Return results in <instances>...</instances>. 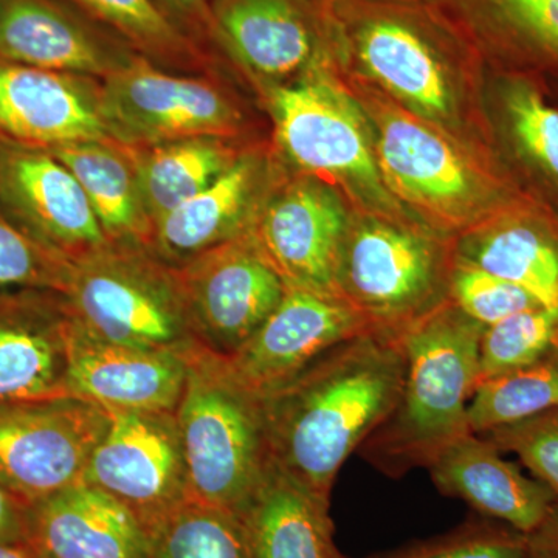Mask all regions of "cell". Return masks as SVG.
<instances>
[{"mask_svg": "<svg viewBox=\"0 0 558 558\" xmlns=\"http://www.w3.org/2000/svg\"><path fill=\"white\" fill-rule=\"evenodd\" d=\"M405 366L400 337L368 330L263 396L275 464L329 502L344 462L398 403Z\"/></svg>", "mask_w": 558, "mask_h": 558, "instance_id": "6da1fadb", "label": "cell"}, {"mask_svg": "<svg viewBox=\"0 0 558 558\" xmlns=\"http://www.w3.org/2000/svg\"><path fill=\"white\" fill-rule=\"evenodd\" d=\"M323 32L341 60L387 97L459 138V73L468 31L427 0H326Z\"/></svg>", "mask_w": 558, "mask_h": 558, "instance_id": "7a4b0ae2", "label": "cell"}, {"mask_svg": "<svg viewBox=\"0 0 558 558\" xmlns=\"http://www.w3.org/2000/svg\"><path fill=\"white\" fill-rule=\"evenodd\" d=\"M357 101L369 121L385 186L428 229L449 236L468 234L506 216L539 219L506 172L478 157L472 159L449 132L379 92L366 90Z\"/></svg>", "mask_w": 558, "mask_h": 558, "instance_id": "3957f363", "label": "cell"}, {"mask_svg": "<svg viewBox=\"0 0 558 558\" xmlns=\"http://www.w3.org/2000/svg\"><path fill=\"white\" fill-rule=\"evenodd\" d=\"M484 326L450 299L400 336L405 379L395 409L359 453L391 478L435 461L470 435L469 403L480 384Z\"/></svg>", "mask_w": 558, "mask_h": 558, "instance_id": "277c9868", "label": "cell"}, {"mask_svg": "<svg viewBox=\"0 0 558 558\" xmlns=\"http://www.w3.org/2000/svg\"><path fill=\"white\" fill-rule=\"evenodd\" d=\"M185 360L174 414L190 501L242 517L274 465L263 399L207 349L194 348Z\"/></svg>", "mask_w": 558, "mask_h": 558, "instance_id": "5b68a950", "label": "cell"}, {"mask_svg": "<svg viewBox=\"0 0 558 558\" xmlns=\"http://www.w3.org/2000/svg\"><path fill=\"white\" fill-rule=\"evenodd\" d=\"M332 58L326 39L317 60L299 78L263 89L282 160L347 191L368 213L403 218L402 205L381 179L369 121L341 87Z\"/></svg>", "mask_w": 558, "mask_h": 558, "instance_id": "8992f818", "label": "cell"}, {"mask_svg": "<svg viewBox=\"0 0 558 558\" xmlns=\"http://www.w3.org/2000/svg\"><path fill=\"white\" fill-rule=\"evenodd\" d=\"M453 267L442 234L363 211L349 220L337 286L371 330L400 337L450 299Z\"/></svg>", "mask_w": 558, "mask_h": 558, "instance_id": "52a82bcc", "label": "cell"}, {"mask_svg": "<svg viewBox=\"0 0 558 558\" xmlns=\"http://www.w3.org/2000/svg\"><path fill=\"white\" fill-rule=\"evenodd\" d=\"M62 296L98 339L182 357L199 347L178 270L148 247L109 244L73 260Z\"/></svg>", "mask_w": 558, "mask_h": 558, "instance_id": "ba28073f", "label": "cell"}, {"mask_svg": "<svg viewBox=\"0 0 558 558\" xmlns=\"http://www.w3.org/2000/svg\"><path fill=\"white\" fill-rule=\"evenodd\" d=\"M110 137L132 149L193 137L242 138L244 110L218 75L180 73L138 60L101 80Z\"/></svg>", "mask_w": 558, "mask_h": 558, "instance_id": "9c48e42d", "label": "cell"}, {"mask_svg": "<svg viewBox=\"0 0 558 558\" xmlns=\"http://www.w3.org/2000/svg\"><path fill=\"white\" fill-rule=\"evenodd\" d=\"M108 411L73 398L0 403V487L25 508L84 480Z\"/></svg>", "mask_w": 558, "mask_h": 558, "instance_id": "30bf717a", "label": "cell"}, {"mask_svg": "<svg viewBox=\"0 0 558 558\" xmlns=\"http://www.w3.org/2000/svg\"><path fill=\"white\" fill-rule=\"evenodd\" d=\"M108 411L84 483L130 510L149 538L190 501L178 421L171 411Z\"/></svg>", "mask_w": 558, "mask_h": 558, "instance_id": "8fae6325", "label": "cell"}, {"mask_svg": "<svg viewBox=\"0 0 558 558\" xmlns=\"http://www.w3.org/2000/svg\"><path fill=\"white\" fill-rule=\"evenodd\" d=\"M175 270L194 339L219 357L240 351L286 293V282L252 233L208 250Z\"/></svg>", "mask_w": 558, "mask_h": 558, "instance_id": "7c38bea8", "label": "cell"}, {"mask_svg": "<svg viewBox=\"0 0 558 558\" xmlns=\"http://www.w3.org/2000/svg\"><path fill=\"white\" fill-rule=\"evenodd\" d=\"M347 208L329 183L295 172L279 174L252 236L286 286L339 295Z\"/></svg>", "mask_w": 558, "mask_h": 558, "instance_id": "4fadbf2b", "label": "cell"}, {"mask_svg": "<svg viewBox=\"0 0 558 558\" xmlns=\"http://www.w3.org/2000/svg\"><path fill=\"white\" fill-rule=\"evenodd\" d=\"M0 207L70 260L110 244L78 179L50 150L0 138Z\"/></svg>", "mask_w": 558, "mask_h": 558, "instance_id": "5bb4252c", "label": "cell"}, {"mask_svg": "<svg viewBox=\"0 0 558 558\" xmlns=\"http://www.w3.org/2000/svg\"><path fill=\"white\" fill-rule=\"evenodd\" d=\"M368 330V323L341 296L286 286L277 310L240 351L223 359L263 398L330 349Z\"/></svg>", "mask_w": 558, "mask_h": 558, "instance_id": "9a60e30c", "label": "cell"}, {"mask_svg": "<svg viewBox=\"0 0 558 558\" xmlns=\"http://www.w3.org/2000/svg\"><path fill=\"white\" fill-rule=\"evenodd\" d=\"M215 50L266 87L299 78L325 46L319 0H213Z\"/></svg>", "mask_w": 558, "mask_h": 558, "instance_id": "2e32d148", "label": "cell"}, {"mask_svg": "<svg viewBox=\"0 0 558 558\" xmlns=\"http://www.w3.org/2000/svg\"><path fill=\"white\" fill-rule=\"evenodd\" d=\"M0 138L47 150L113 140L101 80L0 58Z\"/></svg>", "mask_w": 558, "mask_h": 558, "instance_id": "e0dca14e", "label": "cell"}, {"mask_svg": "<svg viewBox=\"0 0 558 558\" xmlns=\"http://www.w3.org/2000/svg\"><path fill=\"white\" fill-rule=\"evenodd\" d=\"M281 170L266 150L245 146L215 182L153 227L149 250L180 267L208 250L252 233Z\"/></svg>", "mask_w": 558, "mask_h": 558, "instance_id": "ac0fdd59", "label": "cell"}, {"mask_svg": "<svg viewBox=\"0 0 558 558\" xmlns=\"http://www.w3.org/2000/svg\"><path fill=\"white\" fill-rule=\"evenodd\" d=\"M0 58L98 80L143 60L65 0H0Z\"/></svg>", "mask_w": 558, "mask_h": 558, "instance_id": "d6986e66", "label": "cell"}, {"mask_svg": "<svg viewBox=\"0 0 558 558\" xmlns=\"http://www.w3.org/2000/svg\"><path fill=\"white\" fill-rule=\"evenodd\" d=\"M68 301L50 290H0V403L70 398Z\"/></svg>", "mask_w": 558, "mask_h": 558, "instance_id": "ffe728a7", "label": "cell"}, {"mask_svg": "<svg viewBox=\"0 0 558 558\" xmlns=\"http://www.w3.org/2000/svg\"><path fill=\"white\" fill-rule=\"evenodd\" d=\"M185 379L186 360L182 355L110 343L72 319L69 389L73 398L105 410L174 413Z\"/></svg>", "mask_w": 558, "mask_h": 558, "instance_id": "44dd1931", "label": "cell"}, {"mask_svg": "<svg viewBox=\"0 0 558 558\" xmlns=\"http://www.w3.org/2000/svg\"><path fill=\"white\" fill-rule=\"evenodd\" d=\"M27 524L28 545L40 558H153L138 520L84 481L31 506Z\"/></svg>", "mask_w": 558, "mask_h": 558, "instance_id": "7402d4cb", "label": "cell"}, {"mask_svg": "<svg viewBox=\"0 0 558 558\" xmlns=\"http://www.w3.org/2000/svg\"><path fill=\"white\" fill-rule=\"evenodd\" d=\"M433 484L468 502L487 519L531 534L546 520L558 497L546 484L506 461L484 436H462L428 465Z\"/></svg>", "mask_w": 558, "mask_h": 558, "instance_id": "603a6c76", "label": "cell"}, {"mask_svg": "<svg viewBox=\"0 0 558 558\" xmlns=\"http://www.w3.org/2000/svg\"><path fill=\"white\" fill-rule=\"evenodd\" d=\"M542 76L508 70L499 81L498 121L519 178L513 185L558 236V106Z\"/></svg>", "mask_w": 558, "mask_h": 558, "instance_id": "cb8c5ba5", "label": "cell"}, {"mask_svg": "<svg viewBox=\"0 0 558 558\" xmlns=\"http://www.w3.org/2000/svg\"><path fill=\"white\" fill-rule=\"evenodd\" d=\"M253 558H340L329 502L271 465L242 513Z\"/></svg>", "mask_w": 558, "mask_h": 558, "instance_id": "d4e9b609", "label": "cell"}, {"mask_svg": "<svg viewBox=\"0 0 558 558\" xmlns=\"http://www.w3.org/2000/svg\"><path fill=\"white\" fill-rule=\"evenodd\" d=\"M78 179L110 244L148 247L153 222L140 190L134 153L116 140L50 149Z\"/></svg>", "mask_w": 558, "mask_h": 558, "instance_id": "484cf974", "label": "cell"}, {"mask_svg": "<svg viewBox=\"0 0 558 558\" xmlns=\"http://www.w3.org/2000/svg\"><path fill=\"white\" fill-rule=\"evenodd\" d=\"M454 259L523 289L542 306H558V236L535 216H506L470 231Z\"/></svg>", "mask_w": 558, "mask_h": 558, "instance_id": "4316f807", "label": "cell"}, {"mask_svg": "<svg viewBox=\"0 0 558 558\" xmlns=\"http://www.w3.org/2000/svg\"><path fill=\"white\" fill-rule=\"evenodd\" d=\"M509 70L558 76V0H439Z\"/></svg>", "mask_w": 558, "mask_h": 558, "instance_id": "83f0119b", "label": "cell"}, {"mask_svg": "<svg viewBox=\"0 0 558 558\" xmlns=\"http://www.w3.org/2000/svg\"><path fill=\"white\" fill-rule=\"evenodd\" d=\"M247 143L242 138L193 137L132 149L140 190L150 222L199 194L234 163Z\"/></svg>", "mask_w": 558, "mask_h": 558, "instance_id": "f1b7e54d", "label": "cell"}, {"mask_svg": "<svg viewBox=\"0 0 558 558\" xmlns=\"http://www.w3.org/2000/svg\"><path fill=\"white\" fill-rule=\"evenodd\" d=\"M123 40L140 58L180 73L216 72V57L202 49L156 0H65Z\"/></svg>", "mask_w": 558, "mask_h": 558, "instance_id": "f546056e", "label": "cell"}, {"mask_svg": "<svg viewBox=\"0 0 558 558\" xmlns=\"http://www.w3.org/2000/svg\"><path fill=\"white\" fill-rule=\"evenodd\" d=\"M558 409V348L532 365L480 381L469 403L473 435Z\"/></svg>", "mask_w": 558, "mask_h": 558, "instance_id": "4dcf8cb0", "label": "cell"}, {"mask_svg": "<svg viewBox=\"0 0 558 558\" xmlns=\"http://www.w3.org/2000/svg\"><path fill=\"white\" fill-rule=\"evenodd\" d=\"M153 558H253L244 519L189 501L150 535Z\"/></svg>", "mask_w": 558, "mask_h": 558, "instance_id": "1f68e13d", "label": "cell"}, {"mask_svg": "<svg viewBox=\"0 0 558 558\" xmlns=\"http://www.w3.org/2000/svg\"><path fill=\"white\" fill-rule=\"evenodd\" d=\"M558 348V306L519 312L484 328L480 381L532 365Z\"/></svg>", "mask_w": 558, "mask_h": 558, "instance_id": "d6a6232c", "label": "cell"}, {"mask_svg": "<svg viewBox=\"0 0 558 558\" xmlns=\"http://www.w3.org/2000/svg\"><path fill=\"white\" fill-rule=\"evenodd\" d=\"M73 260L40 244L0 207V290L64 292Z\"/></svg>", "mask_w": 558, "mask_h": 558, "instance_id": "836d02e7", "label": "cell"}, {"mask_svg": "<svg viewBox=\"0 0 558 558\" xmlns=\"http://www.w3.org/2000/svg\"><path fill=\"white\" fill-rule=\"evenodd\" d=\"M379 558H527V535L483 517Z\"/></svg>", "mask_w": 558, "mask_h": 558, "instance_id": "e575fe53", "label": "cell"}, {"mask_svg": "<svg viewBox=\"0 0 558 558\" xmlns=\"http://www.w3.org/2000/svg\"><path fill=\"white\" fill-rule=\"evenodd\" d=\"M450 300L484 328L519 312L542 306L523 289L457 259L451 271Z\"/></svg>", "mask_w": 558, "mask_h": 558, "instance_id": "d590c367", "label": "cell"}, {"mask_svg": "<svg viewBox=\"0 0 558 558\" xmlns=\"http://www.w3.org/2000/svg\"><path fill=\"white\" fill-rule=\"evenodd\" d=\"M483 436L501 453L519 458L531 475L558 497V409Z\"/></svg>", "mask_w": 558, "mask_h": 558, "instance_id": "8d00e7d4", "label": "cell"}, {"mask_svg": "<svg viewBox=\"0 0 558 558\" xmlns=\"http://www.w3.org/2000/svg\"><path fill=\"white\" fill-rule=\"evenodd\" d=\"M160 9L202 49L213 54V0H156ZM215 57V54H213Z\"/></svg>", "mask_w": 558, "mask_h": 558, "instance_id": "74e56055", "label": "cell"}, {"mask_svg": "<svg viewBox=\"0 0 558 558\" xmlns=\"http://www.w3.org/2000/svg\"><path fill=\"white\" fill-rule=\"evenodd\" d=\"M27 509L0 487V542L28 543Z\"/></svg>", "mask_w": 558, "mask_h": 558, "instance_id": "f35d334b", "label": "cell"}, {"mask_svg": "<svg viewBox=\"0 0 558 558\" xmlns=\"http://www.w3.org/2000/svg\"><path fill=\"white\" fill-rule=\"evenodd\" d=\"M527 558H558V501L546 520L527 535Z\"/></svg>", "mask_w": 558, "mask_h": 558, "instance_id": "ab89813d", "label": "cell"}, {"mask_svg": "<svg viewBox=\"0 0 558 558\" xmlns=\"http://www.w3.org/2000/svg\"><path fill=\"white\" fill-rule=\"evenodd\" d=\"M0 558H40L28 543L0 542Z\"/></svg>", "mask_w": 558, "mask_h": 558, "instance_id": "60d3db41", "label": "cell"}, {"mask_svg": "<svg viewBox=\"0 0 558 558\" xmlns=\"http://www.w3.org/2000/svg\"><path fill=\"white\" fill-rule=\"evenodd\" d=\"M427 2H439V0H427Z\"/></svg>", "mask_w": 558, "mask_h": 558, "instance_id": "b9f144b4", "label": "cell"}, {"mask_svg": "<svg viewBox=\"0 0 558 558\" xmlns=\"http://www.w3.org/2000/svg\"><path fill=\"white\" fill-rule=\"evenodd\" d=\"M319 2H326V0H319Z\"/></svg>", "mask_w": 558, "mask_h": 558, "instance_id": "7bdbcfd3", "label": "cell"}, {"mask_svg": "<svg viewBox=\"0 0 558 558\" xmlns=\"http://www.w3.org/2000/svg\"><path fill=\"white\" fill-rule=\"evenodd\" d=\"M340 558H347V557L340 556Z\"/></svg>", "mask_w": 558, "mask_h": 558, "instance_id": "ee69618b", "label": "cell"}]
</instances>
